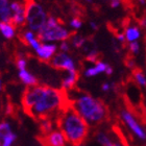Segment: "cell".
Returning <instances> with one entry per match:
<instances>
[{
    "instance_id": "cell-34",
    "label": "cell",
    "mask_w": 146,
    "mask_h": 146,
    "mask_svg": "<svg viewBox=\"0 0 146 146\" xmlns=\"http://www.w3.org/2000/svg\"><path fill=\"white\" fill-rule=\"evenodd\" d=\"M87 2H92V0H86Z\"/></svg>"
},
{
    "instance_id": "cell-10",
    "label": "cell",
    "mask_w": 146,
    "mask_h": 146,
    "mask_svg": "<svg viewBox=\"0 0 146 146\" xmlns=\"http://www.w3.org/2000/svg\"><path fill=\"white\" fill-rule=\"evenodd\" d=\"M56 45H53V44H50V45H47V44H41L40 48L36 50V54L39 56V58L41 61L46 62V63H49L51 61V58H53L54 53L56 52Z\"/></svg>"
},
{
    "instance_id": "cell-14",
    "label": "cell",
    "mask_w": 146,
    "mask_h": 146,
    "mask_svg": "<svg viewBox=\"0 0 146 146\" xmlns=\"http://www.w3.org/2000/svg\"><path fill=\"white\" fill-rule=\"evenodd\" d=\"M19 77L22 82L29 86H36L38 85V80L35 76H33L29 72H27L26 70H20L19 72Z\"/></svg>"
},
{
    "instance_id": "cell-32",
    "label": "cell",
    "mask_w": 146,
    "mask_h": 146,
    "mask_svg": "<svg viewBox=\"0 0 146 146\" xmlns=\"http://www.w3.org/2000/svg\"><path fill=\"white\" fill-rule=\"evenodd\" d=\"M90 26H91V28L93 29V31H97V29H98V24L94 21L90 22Z\"/></svg>"
},
{
    "instance_id": "cell-21",
    "label": "cell",
    "mask_w": 146,
    "mask_h": 146,
    "mask_svg": "<svg viewBox=\"0 0 146 146\" xmlns=\"http://www.w3.org/2000/svg\"><path fill=\"white\" fill-rule=\"evenodd\" d=\"M16 139H17V136H16V134L12 133L11 135H9L7 137L3 139V140H2V145H1V146H13V144H14V142L16 141Z\"/></svg>"
},
{
    "instance_id": "cell-36",
    "label": "cell",
    "mask_w": 146,
    "mask_h": 146,
    "mask_svg": "<svg viewBox=\"0 0 146 146\" xmlns=\"http://www.w3.org/2000/svg\"><path fill=\"white\" fill-rule=\"evenodd\" d=\"M0 113H1V104H0Z\"/></svg>"
},
{
    "instance_id": "cell-25",
    "label": "cell",
    "mask_w": 146,
    "mask_h": 146,
    "mask_svg": "<svg viewBox=\"0 0 146 146\" xmlns=\"http://www.w3.org/2000/svg\"><path fill=\"white\" fill-rule=\"evenodd\" d=\"M60 49H61L62 52H66L67 53L69 50H70V45H69V43L67 41H63L61 43V45H60Z\"/></svg>"
},
{
    "instance_id": "cell-29",
    "label": "cell",
    "mask_w": 146,
    "mask_h": 146,
    "mask_svg": "<svg viewBox=\"0 0 146 146\" xmlns=\"http://www.w3.org/2000/svg\"><path fill=\"white\" fill-rule=\"evenodd\" d=\"M116 38H117V41H118L119 43L126 42V39H125L124 33H118V34L116 35Z\"/></svg>"
},
{
    "instance_id": "cell-30",
    "label": "cell",
    "mask_w": 146,
    "mask_h": 146,
    "mask_svg": "<svg viewBox=\"0 0 146 146\" xmlns=\"http://www.w3.org/2000/svg\"><path fill=\"white\" fill-rule=\"evenodd\" d=\"M139 24H140V26L142 28L146 29V17H143V18L141 19L140 22H139Z\"/></svg>"
},
{
    "instance_id": "cell-27",
    "label": "cell",
    "mask_w": 146,
    "mask_h": 146,
    "mask_svg": "<svg viewBox=\"0 0 146 146\" xmlns=\"http://www.w3.org/2000/svg\"><path fill=\"white\" fill-rule=\"evenodd\" d=\"M29 44L33 46V48H34L36 51L40 48V46H41V44L39 43V41H38V40H36L35 38L33 40H31V41H29Z\"/></svg>"
},
{
    "instance_id": "cell-33",
    "label": "cell",
    "mask_w": 146,
    "mask_h": 146,
    "mask_svg": "<svg viewBox=\"0 0 146 146\" xmlns=\"http://www.w3.org/2000/svg\"><path fill=\"white\" fill-rule=\"evenodd\" d=\"M138 2L140 3L141 5H145V4H146V0H138Z\"/></svg>"
},
{
    "instance_id": "cell-37",
    "label": "cell",
    "mask_w": 146,
    "mask_h": 146,
    "mask_svg": "<svg viewBox=\"0 0 146 146\" xmlns=\"http://www.w3.org/2000/svg\"><path fill=\"white\" fill-rule=\"evenodd\" d=\"M0 90H1V82H0Z\"/></svg>"
},
{
    "instance_id": "cell-6",
    "label": "cell",
    "mask_w": 146,
    "mask_h": 146,
    "mask_svg": "<svg viewBox=\"0 0 146 146\" xmlns=\"http://www.w3.org/2000/svg\"><path fill=\"white\" fill-rule=\"evenodd\" d=\"M120 119L128 131L140 141H146V128L141 124L137 117L127 109H122L119 113Z\"/></svg>"
},
{
    "instance_id": "cell-38",
    "label": "cell",
    "mask_w": 146,
    "mask_h": 146,
    "mask_svg": "<svg viewBox=\"0 0 146 146\" xmlns=\"http://www.w3.org/2000/svg\"><path fill=\"white\" fill-rule=\"evenodd\" d=\"M77 146H84V144H82V145H77Z\"/></svg>"
},
{
    "instance_id": "cell-8",
    "label": "cell",
    "mask_w": 146,
    "mask_h": 146,
    "mask_svg": "<svg viewBox=\"0 0 146 146\" xmlns=\"http://www.w3.org/2000/svg\"><path fill=\"white\" fill-rule=\"evenodd\" d=\"M40 141L43 146H69L66 137L58 128L53 129L45 136H41Z\"/></svg>"
},
{
    "instance_id": "cell-31",
    "label": "cell",
    "mask_w": 146,
    "mask_h": 146,
    "mask_svg": "<svg viewBox=\"0 0 146 146\" xmlns=\"http://www.w3.org/2000/svg\"><path fill=\"white\" fill-rule=\"evenodd\" d=\"M7 2H9V0H0V9L7 7Z\"/></svg>"
},
{
    "instance_id": "cell-2",
    "label": "cell",
    "mask_w": 146,
    "mask_h": 146,
    "mask_svg": "<svg viewBox=\"0 0 146 146\" xmlns=\"http://www.w3.org/2000/svg\"><path fill=\"white\" fill-rule=\"evenodd\" d=\"M54 120L70 146L82 145L88 139L91 126L70 104L58 113Z\"/></svg>"
},
{
    "instance_id": "cell-3",
    "label": "cell",
    "mask_w": 146,
    "mask_h": 146,
    "mask_svg": "<svg viewBox=\"0 0 146 146\" xmlns=\"http://www.w3.org/2000/svg\"><path fill=\"white\" fill-rule=\"evenodd\" d=\"M69 101L90 126H98L108 120L109 110L106 104L99 98L88 93L79 92L74 97H69Z\"/></svg>"
},
{
    "instance_id": "cell-17",
    "label": "cell",
    "mask_w": 146,
    "mask_h": 146,
    "mask_svg": "<svg viewBox=\"0 0 146 146\" xmlns=\"http://www.w3.org/2000/svg\"><path fill=\"white\" fill-rule=\"evenodd\" d=\"M133 76H134L135 82H137L138 85L140 86V87L145 88L146 87V76L142 71L141 70H134Z\"/></svg>"
},
{
    "instance_id": "cell-22",
    "label": "cell",
    "mask_w": 146,
    "mask_h": 146,
    "mask_svg": "<svg viewBox=\"0 0 146 146\" xmlns=\"http://www.w3.org/2000/svg\"><path fill=\"white\" fill-rule=\"evenodd\" d=\"M98 74H100V72H99V70H98L97 67H96L95 65L93 67L88 68V69L85 71V73H84V75H85L86 77H94V76H97Z\"/></svg>"
},
{
    "instance_id": "cell-24",
    "label": "cell",
    "mask_w": 146,
    "mask_h": 146,
    "mask_svg": "<svg viewBox=\"0 0 146 146\" xmlns=\"http://www.w3.org/2000/svg\"><path fill=\"white\" fill-rule=\"evenodd\" d=\"M25 66H26V62H25L24 58H17V67L19 68V70H25Z\"/></svg>"
},
{
    "instance_id": "cell-28",
    "label": "cell",
    "mask_w": 146,
    "mask_h": 146,
    "mask_svg": "<svg viewBox=\"0 0 146 146\" xmlns=\"http://www.w3.org/2000/svg\"><path fill=\"white\" fill-rule=\"evenodd\" d=\"M121 4V0H110V6L112 9H117Z\"/></svg>"
},
{
    "instance_id": "cell-7",
    "label": "cell",
    "mask_w": 146,
    "mask_h": 146,
    "mask_svg": "<svg viewBox=\"0 0 146 146\" xmlns=\"http://www.w3.org/2000/svg\"><path fill=\"white\" fill-rule=\"evenodd\" d=\"M49 64L51 67L58 70H65L67 72L76 70L75 63L70 55H68L66 52H58V54H55L51 58Z\"/></svg>"
},
{
    "instance_id": "cell-16",
    "label": "cell",
    "mask_w": 146,
    "mask_h": 146,
    "mask_svg": "<svg viewBox=\"0 0 146 146\" xmlns=\"http://www.w3.org/2000/svg\"><path fill=\"white\" fill-rule=\"evenodd\" d=\"M12 127L9 122L2 121L0 122V140L2 141L4 138H6L9 135L12 134Z\"/></svg>"
},
{
    "instance_id": "cell-9",
    "label": "cell",
    "mask_w": 146,
    "mask_h": 146,
    "mask_svg": "<svg viewBox=\"0 0 146 146\" xmlns=\"http://www.w3.org/2000/svg\"><path fill=\"white\" fill-rule=\"evenodd\" d=\"M94 139L96 143L100 146H115L119 141L118 139L113 138V136L109 131H102V129H99L95 133Z\"/></svg>"
},
{
    "instance_id": "cell-11",
    "label": "cell",
    "mask_w": 146,
    "mask_h": 146,
    "mask_svg": "<svg viewBox=\"0 0 146 146\" xmlns=\"http://www.w3.org/2000/svg\"><path fill=\"white\" fill-rule=\"evenodd\" d=\"M78 78H79V73L77 70L68 72V75L66 77H64V79L62 80V89L65 90L66 92L72 91L73 89H74V87H75Z\"/></svg>"
},
{
    "instance_id": "cell-5",
    "label": "cell",
    "mask_w": 146,
    "mask_h": 146,
    "mask_svg": "<svg viewBox=\"0 0 146 146\" xmlns=\"http://www.w3.org/2000/svg\"><path fill=\"white\" fill-rule=\"evenodd\" d=\"M24 9L29 27L33 31H40L47 21L43 9L35 0H24Z\"/></svg>"
},
{
    "instance_id": "cell-20",
    "label": "cell",
    "mask_w": 146,
    "mask_h": 146,
    "mask_svg": "<svg viewBox=\"0 0 146 146\" xmlns=\"http://www.w3.org/2000/svg\"><path fill=\"white\" fill-rule=\"evenodd\" d=\"M98 58H99V52H98L97 49H91L90 51L88 52V54H87V60L90 62H92V63H96L97 61H99L98 60Z\"/></svg>"
},
{
    "instance_id": "cell-13",
    "label": "cell",
    "mask_w": 146,
    "mask_h": 146,
    "mask_svg": "<svg viewBox=\"0 0 146 146\" xmlns=\"http://www.w3.org/2000/svg\"><path fill=\"white\" fill-rule=\"evenodd\" d=\"M55 121H53V118L43 119L40 121V131H41V136H45L49 134L50 131L54 129Z\"/></svg>"
},
{
    "instance_id": "cell-12",
    "label": "cell",
    "mask_w": 146,
    "mask_h": 146,
    "mask_svg": "<svg viewBox=\"0 0 146 146\" xmlns=\"http://www.w3.org/2000/svg\"><path fill=\"white\" fill-rule=\"evenodd\" d=\"M124 35L126 42H136V41H138L141 38V31L140 28L136 26V25H131V26L125 28Z\"/></svg>"
},
{
    "instance_id": "cell-35",
    "label": "cell",
    "mask_w": 146,
    "mask_h": 146,
    "mask_svg": "<svg viewBox=\"0 0 146 146\" xmlns=\"http://www.w3.org/2000/svg\"><path fill=\"white\" fill-rule=\"evenodd\" d=\"M1 145H2V141L0 140V146H1Z\"/></svg>"
},
{
    "instance_id": "cell-19",
    "label": "cell",
    "mask_w": 146,
    "mask_h": 146,
    "mask_svg": "<svg viewBox=\"0 0 146 146\" xmlns=\"http://www.w3.org/2000/svg\"><path fill=\"white\" fill-rule=\"evenodd\" d=\"M127 47H128V50H129V52H131V54L138 55L139 53H140L141 46H140V43L138 42V41H136V42L128 43Z\"/></svg>"
},
{
    "instance_id": "cell-1",
    "label": "cell",
    "mask_w": 146,
    "mask_h": 146,
    "mask_svg": "<svg viewBox=\"0 0 146 146\" xmlns=\"http://www.w3.org/2000/svg\"><path fill=\"white\" fill-rule=\"evenodd\" d=\"M24 112L36 121L53 118L70 104L67 92L45 85L26 87L22 94Z\"/></svg>"
},
{
    "instance_id": "cell-26",
    "label": "cell",
    "mask_w": 146,
    "mask_h": 146,
    "mask_svg": "<svg viewBox=\"0 0 146 146\" xmlns=\"http://www.w3.org/2000/svg\"><path fill=\"white\" fill-rule=\"evenodd\" d=\"M114 88V84H110V82H104L101 86V90L104 92H110Z\"/></svg>"
},
{
    "instance_id": "cell-18",
    "label": "cell",
    "mask_w": 146,
    "mask_h": 146,
    "mask_svg": "<svg viewBox=\"0 0 146 146\" xmlns=\"http://www.w3.org/2000/svg\"><path fill=\"white\" fill-rule=\"evenodd\" d=\"M71 44H72L73 47H75L77 49H80L84 47V45L86 44V41L87 40L82 36H78V35H73L71 36Z\"/></svg>"
},
{
    "instance_id": "cell-23",
    "label": "cell",
    "mask_w": 146,
    "mask_h": 146,
    "mask_svg": "<svg viewBox=\"0 0 146 146\" xmlns=\"http://www.w3.org/2000/svg\"><path fill=\"white\" fill-rule=\"evenodd\" d=\"M70 26L74 29H79L82 26V21L78 17H74L70 21Z\"/></svg>"
},
{
    "instance_id": "cell-15",
    "label": "cell",
    "mask_w": 146,
    "mask_h": 146,
    "mask_svg": "<svg viewBox=\"0 0 146 146\" xmlns=\"http://www.w3.org/2000/svg\"><path fill=\"white\" fill-rule=\"evenodd\" d=\"M15 28L13 27L12 25H9V23H5V22H0V31L2 33V35L5 36L6 39H12L14 35H15V31H14Z\"/></svg>"
},
{
    "instance_id": "cell-4",
    "label": "cell",
    "mask_w": 146,
    "mask_h": 146,
    "mask_svg": "<svg viewBox=\"0 0 146 146\" xmlns=\"http://www.w3.org/2000/svg\"><path fill=\"white\" fill-rule=\"evenodd\" d=\"M72 33L58 24V19L54 17H49L45 25L39 31L38 41H67L71 39Z\"/></svg>"
}]
</instances>
